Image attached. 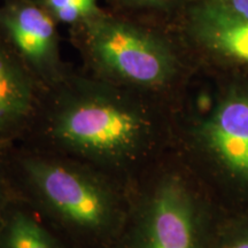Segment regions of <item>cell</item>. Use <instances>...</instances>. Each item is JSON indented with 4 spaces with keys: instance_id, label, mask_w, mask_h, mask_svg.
I'll list each match as a JSON object with an SVG mask.
<instances>
[{
    "instance_id": "6da1fadb",
    "label": "cell",
    "mask_w": 248,
    "mask_h": 248,
    "mask_svg": "<svg viewBox=\"0 0 248 248\" xmlns=\"http://www.w3.org/2000/svg\"><path fill=\"white\" fill-rule=\"evenodd\" d=\"M92 77L130 93L157 91L178 74L176 52L156 27L107 7L69 27Z\"/></svg>"
},
{
    "instance_id": "7a4b0ae2",
    "label": "cell",
    "mask_w": 248,
    "mask_h": 248,
    "mask_svg": "<svg viewBox=\"0 0 248 248\" xmlns=\"http://www.w3.org/2000/svg\"><path fill=\"white\" fill-rule=\"evenodd\" d=\"M52 90L57 92L53 131L62 144L101 159L124 157L137 147L144 123L133 93L70 74Z\"/></svg>"
},
{
    "instance_id": "3957f363",
    "label": "cell",
    "mask_w": 248,
    "mask_h": 248,
    "mask_svg": "<svg viewBox=\"0 0 248 248\" xmlns=\"http://www.w3.org/2000/svg\"><path fill=\"white\" fill-rule=\"evenodd\" d=\"M22 166L43 200L68 224L95 234L110 228L115 203L97 179L53 161L27 159Z\"/></svg>"
},
{
    "instance_id": "277c9868",
    "label": "cell",
    "mask_w": 248,
    "mask_h": 248,
    "mask_svg": "<svg viewBox=\"0 0 248 248\" xmlns=\"http://www.w3.org/2000/svg\"><path fill=\"white\" fill-rule=\"evenodd\" d=\"M59 26L39 0H0V36L36 82L49 89L67 76Z\"/></svg>"
},
{
    "instance_id": "5b68a950",
    "label": "cell",
    "mask_w": 248,
    "mask_h": 248,
    "mask_svg": "<svg viewBox=\"0 0 248 248\" xmlns=\"http://www.w3.org/2000/svg\"><path fill=\"white\" fill-rule=\"evenodd\" d=\"M123 248H202L193 203L179 183L157 188Z\"/></svg>"
},
{
    "instance_id": "8992f818",
    "label": "cell",
    "mask_w": 248,
    "mask_h": 248,
    "mask_svg": "<svg viewBox=\"0 0 248 248\" xmlns=\"http://www.w3.org/2000/svg\"><path fill=\"white\" fill-rule=\"evenodd\" d=\"M181 21L198 46L248 63V21L231 16L209 0L195 1Z\"/></svg>"
},
{
    "instance_id": "52a82bcc",
    "label": "cell",
    "mask_w": 248,
    "mask_h": 248,
    "mask_svg": "<svg viewBox=\"0 0 248 248\" xmlns=\"http://www.w3.org/2000/svg\"><path fill=\"white\" fill-rule=\"evenodd\" d=\"M202 133L219 162L248 179V95H237L219 105Z\"/></svg>"
},
{
    "instance_id": "ba28073f",
    "label": "cell",
    "mask_w": 248,
    "mask_h": 248,
    "mask_svg": "<svg viewBox=\"0 0 248 248\" xmlns=\"http://www.w3.org/2000/svg\"><path fill=\"white\" fill-rule=\"evenodd\" d=\"M36 84L30 71L0 36V105L23 119L32 107Z\"/></svg>"
},
{
    "instance_id": "9c48e42d",
    "label": "cell",
    "mask_w": 248,
    "mask_h": 248,
    "mask_svg": "<svg viewBox=\"0 0 248 248\" xmlns=\"http://www.w3.org/2000/svg\"><path fill=\"white\" fill-rule=\"evenodd\" d=\"M0 248H60V245L27 212L5 209L0 218Z\"/></svg>"
},
{
    "instance_id": "30bf717a",
    "label": "cell",
    "mask_w": 248,
    "mask_h": 248,
    "mask_svg": "<svg viewBox=\"0 0 248 248\" xmlns=\"http://www.w3.org/2000/svg\"><path fill=\"white\" fill-rule=\"evenodd\" d=\"M186 0H106L108 9L123 16L155 26L157 16L183 7Z\"/></svg>"
},
{
    "instance_id": "8fae6325",
    "label": "cell",
    "mask_w": 248,
    "mask_h": 248,
    "mask_svg": "<svg viewBox=\"0 0 248 248\" xmlns=\"http://www.w3.org/2000/svg\"><path fill=\"white\" fill-rule=\"evenodd\" d=\"M59 24L73 27L100 9L99 0H39Z\"/></svg>"
},
{
    "instance_id": "7c38bea8",
    "label": "cell",
    "mask_w": 248,
    "mask_h": 248,
    "mask_svg": "<svg viewBox=\"0 0 248 248\" xmlns=\"http://www.w3.org/2000/svg\"><path fill=\"white\" fill-rule=\"evenodd\" d=\"M209 1L231 16L248 21V0H209Z\"/></svg>"
},
{
    "instance_id": "4fadbf2b",
    "label": "cell",
    "mask_w": 248,
    "mask_h": 248,
    "mask_svg": "<svg viewBox=\"0 0 248 248\" xmlns=\"http://www.w3.org/2000/svg\"><path fill=\"white\" fill-rule=\"evenodd\" d=\"M6 195H7V182H6V176L2 169L1 163H0V218L5 212L6 204Z\"/></svg>"
},
{
    "instance_id": "5bb4252c",
    "label": "cell",
    "mask_w": 248,
    "mask_h": 248,
    "mask_svg": "<svg viewBox=\"0 0 248 248\" xmlns=\"http://www.w3.org/2000/svg\"><path fill=\"white\" fill-rule=\"evenodd\" d=\"M225 248H248V237L240 238V239L233 241Z\"/></svg>"
}]
</instances>
